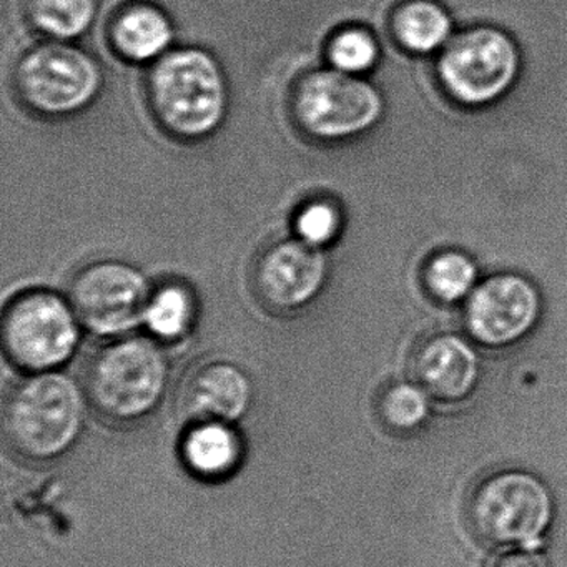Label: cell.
<instances>
[{"instance_id": "cell-4", "label": "cell", "mask_w": 567, "mask_h": 567, "mask_svg": "<svg viewBox=\"0 0 567 567\" xmlns=\"http://www.w3.org/2000/svg\"><path fill=\"white\" fill-rule=\"evenodd\" d=\"M549 487L529 471L503 470L477 481L466 501L471 533L493 546L530 547L549 529Z\"/></svg>"}, {"instance_id": "cell-2", "label": "cell", "mask_w": 567, "mask_h": 567, "mask_svg": "<svg viewBox=\"0 0 567 567\" xmlns=\"http://www.w3.org/2000/svg\"><path fill=\"white\" fill-rule=\"evenodd\" d=\"M84 413V396L74 381L42 371L12 388L4 411L6 436L28 460H58L81 436Z\"/></svg>"}, {"instance_id": "cell-5", "label": "cell", "mask_w": 567, "mask_h": 567, "mask_svg": "<svg viewBox=\"0 0 567 567\" xmlns=\"http://www.w3.org/2000/svg\"><path fill=\"white\" fill-rule=\"evenodd\" d=\"M16 87L32 111L59 117L82 111L97 97L102 72L87 52L55 41L22 58Z\"/></svg>"}, {"instance_id": "cell-12", "label": "cell", "mask_w": 567, "mask_h": 567, "mask_svg": "<svg viewBox=\"0 0 567 567\" xmlns=\"http://www.w3.org/2000/svg\"><path fill=\"white\" fill-rule=\"evenodd\" d=\"M254 390L247 374L225 361L194 368L178 388V413L192 424L231 423L251 404Z\"/></svg>"}, {"instance_id": "cell-9", "label": "cell", "mask_w": 567, "mask_h": 567, "mask_svg": "<svg viewBox=\"0 0 567 567\" xmlns=\"http://www.w3.org/2000/svg\"><path fill=\"white\" fill-rule=\"evenodd\" d=\"M151 297L144 275L121 261L91 265L71 287V305L79 320L99 334L122 333L137 324Z\"/></svg>"}, {"instance_id": "cell-15", "label": "cell", "mask_w": 567, "mask_h": 567, "mask_svg": "<svg viewBox=\"0 0 567 567\" xmlns=\"http://www.w3.org/2000/svg\"><path fill=\"white\" fill-rule=\"evenodd\" d=\"M185 466L204 480L230 476L241 461V441L227 423L192 424L182 443Z\"/></svg>"}, {"instance_id": "cell-13", "label": "cell", "mask_w": 567, "mask_h": 567, "mask_svg": "<svg viewBox=\"0 0 567 567\" xmlns=\"http://www.w3.org/2000/svg\"><path fill=\"white\" fill-rule=\"evenodd\" d=\"M410 373L427 396L443 404H460L480 383V358L463 338L441 334L414 351Z\"/></svg>"}, {"instance_id": "cell-6", "label": "cell", "mask_w": 567, "mask_h": 567, "mask_svg": "<svg viewBox=\"0 0 567 567\" xmlns=\"http://www.w3.org/2000/svg\"><path fill=\"white\" fill-rule=\"evenodd\" d=\"M383 101L373 85L358 75L313 72L298 84L293 114L298 125L318 141L353 137L377 124Z\"/></svg>"}, {"instance_id": "cell-18", "label": "cell", "mask_w": 567, "mask_h": 567, "mask_svg": "<svg viewBox=\"0 0 567 567\" xmlns=\"http://www.w3.org/2000/svg\"><path fill=\"white\" fill-rule=\"evenodd\" d=\"M194 313L190 293L178 285H167L152 295L144 320L155 337L174 341L187 333L194 321Z\"/></svg>"}, {"instance_id": "cell-20", "label": "cell", "mask_w": 567, "mask_h": 567, "mask_svg": "<svg viewBox=\"0 0 567 567\" xmlns=\"http://www.w3.org/2000/svg\"><path fill=\"white\" fill-rule=\"evenodd\" d=\"M476 277L473 261L461 254L441 255L427 268V285L443 301H457L470 295Z\"/></svg>"}, {"instance_id": "cell-17", "label": "cell", "mask_w": 567, "mask_h": 567, "mask_svg": "<svg viewBox=\"0 0 567 567\" xmlns=\"http://www.w3.org/2000/svg\"><path fill=\"white\" fill-rule=\"evenodd\" d=\"M97 14L95 0H31L29 18L48 38L58 42L81 38Z\"/></svg>"}, {"instance_id": "cell-3", "label": "cell", "mask_w": 567, "mask_h": 567, "mask_svg": "<svg viewBox=\"0 0 567 567\" xmlns=\"http://www.w3.org/2000/svg\"><path fill=\"white\" fill-rule=\"evenodd\" d=\"M168 383V367L157 344L125 338L92 357L85 393L105 420L131 423L151 414Z\"/></svg>"}, {"instance_id": "cell-23", "label": "cell", "mask_w": 567, "mask_h": 567, "mask_svg": "<svg viewBox=\"0 0 567 567\" xmlns=\"http://www.w3.org/2000/svg\"><path fill=\"white\" fill-rule=\"evenodd\" d=\"M486 567H550V564L543 554L523 546L520 549L504 550L491 559Z\"/></svg>"}, {"instance_id": "cell-8", "label": "cell", "mask_w": 567, "mask_h": 567, "mask_svg": "<svg viewBox=\"0 0 567 567\" xmlns=\"http://www.w3.org/2000/svg\"><path fill=\"white\" fill-rule=\"evenodd\" d=\"M519 68L516 45L504 32L476 28L451 42L441 59V79L464 104L496 101L513 84Z\"/></svg>"}, {"instance_id": "cell-16", "label": "cell", "mask_w": 567, "mask_h": 567, "mask_svg": "<svg viewBox=\"0 0 567 567\" xmlns=\"http://www.w3.org/2000/svg\"><path fill=\"white\" fill-rule=\"evenodd\" d=\"M393 29L404 48L426 54L450 39L453 21L440 0H404L394 11Z\"/></svg>"}, {"instance_id": "cell-19", "label": "cell", "mask_w": 567, "mask_h": 567, "mask_svg": "<svg viewBox=\"0 0 567 567\" xmlns=\"http://www.w3.org/2000/svg\"><path fill=\"white\" fill-rule=\"evenodd\" d=\"M430 414L427 394L416 383H393L378 398V416L394 433L420 430Z\"/></svg>"}, {"instance_id": "cell-22", "label": "cell", "mask_w": 567, "mask_h": 567, "mask_svg": "<svg viewBox=\"0 0 567 567\" xmlns=\"http://www.w3.org/2000/svg\"><path fill=\"white\" fill-rule=\"evenodd\" d=\"M340 212L327 200L310 202L295 218L298 240L315 248L331 244L340 231Z\"/></svg>"}, {"instance_id": "cell-10", "label": "cell", "mask_w": 567, "mask_h": 567, "mask_svg": "<svg viewBox=\"0 0 567 567\" xmlns=\"http://www.w3.org/2000/svg\"><path fill=\"white\" fill-rule=\"evenodd\" d=\"M539 308V295L529 281L499 275L481 285L471 298L467 327L484 347H509L533 330Z\"/></svg>"}, {"instance_id": "cell-7", "label": "cell", "mask_w": 567, "mask_h": 567, "mask_svg": "<svg viewBox=\"0 0 567 567\" xmlns=\"http://www.w3.org/2000/svg\"><path fill=\"white\" fill-rule=\"evenodd\" d=\"M79 317L58 295L34 291L6 311L2 340L9 358L31 371L61 367L79 343Z\"/></svg>"}, {"instance_id": "cell-11", "label": "cell", "mask_w": 567, "mask_h": 567, "mask_svg": "<svg viewBox=\"0 0 567 567\" xmlns=\"http://www.w3.org/2000/svg\"><path fill=\"white\" fill-rule=\"evenodd\" d=\"M327 261L320 248L281 241L265 251L255 270L258 297L271 310L288 313L310 303L323 287Z\"/></svg>"}, {"instance_id": "cell-21", "label": "cell", "mask_w": 567, "mask_h": 567, "mask_svg": "<svg viewBox=\"0 0 567 567\" xmlns=\"http://www.w3.org/2000/svg\"><path fill=\"white\" fill-rule=\"evenodd\" d=\"M328 55L337 71L360 75L377 64L378 44L363 29H344L331 39Z\"/></svg>"}, {"instance_id": "cell-1", "label": "cell", "mask_w": 567, "mask_h": 567, "mask_svg": "<svg viewBox=\"0 0 567 567\" xmlns=\"http://www.w3.org/2000/svg\"><path fill=\"white\" fill-rule=\"evenodd\" d=\"M148 101L158 124L175 137H207L217 131L227 112L224 72L200 49L167 52L152 69Z\"/></svg>"}, {"instance_id": "cell-14", "label": "cell", "mask_w": 567, "mask_h": 567, "mask_svg": "<svg viewBox=\"0 0 567 567\" xmlns=\"http://www.w3.org/2000/svg\"><path fill=\"white\" fill-rule=\"evenodd\" d=\"M174 29L154 6H132L112 25V42L122 58L132 62L158 61L167 54Z\"/></svg>"}]
</instances>
